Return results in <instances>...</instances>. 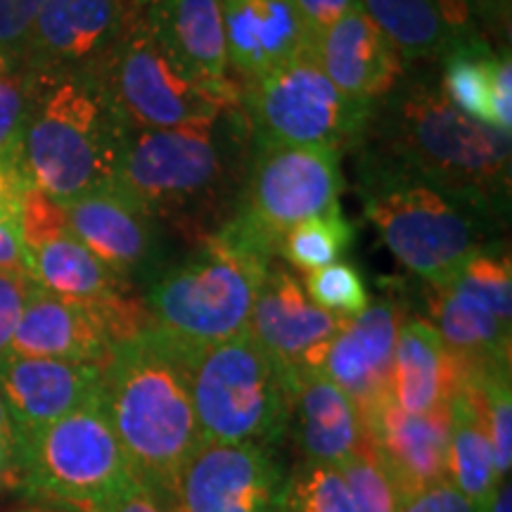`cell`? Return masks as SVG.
I'll return each mask as SVG.
<instances>
[{
    "label": "cell",
    "mask_w": 512,
    "mask_h": 512,
    "mask_svg": "<svg viewBox=\"0 0 512 512\" xmlns=\"http://www.w3.org/2000/svg\"><path fill=\"white\" fill-rule=\"evenodd\" d=\"M95 79L128 128H176L235 110L204 93L147 27L145 15L126 31Z\"/></svg>",
    "instance_id": "cell-11"
},
{
    "label": "cell",
    "mask_w": 512,
    "mask_h": 512,
    "mask_svg": "<svg viewBox=\"0 0 512 512\" xmlns=\"http://www.w3.org/2000/svg\"><path fill=\"white\" fill-rule=\"evenodd\" d=\"M252 136L242 107L176 128H128L112 188L157 223L202 235L233 216Z\"/></svg>",
    "instance_id": "cell-2"
},
{
    "label": "cell",
    "mask_w": 512,
    "mask_h": 512,
    "mask_svg": "<svg viewBox=\"0 0 512 512\" xmlns=\"http://www.w3.org/2000/svg\"><path fill=\"white\" fill-rule=\"evenodd\" d=\"M439 62V88L446 100L479 124L510 133L512 62L508 50L496 53L482 36L453 48Z\"/></svg>",
    "instance_id": "cell-28"
},
{
    "label": "cell",
    "mask_w": 512,
    "mask_h": 512,
    "mask_svg": "<svg viewBox=\"0 0 512 512\" xmlns=\"http://www.w3.org/2000/svg\"><path fill=\"white\" fill-rule=\"evenodd\" d=\"M0 271L29 273L27 249L19 240V233L8 226H0Z\"/></svg>",
    "instance_id": "cell-40"
},
{
    "label": "cell",
    "mask_w": 512,
    "mask_h": 512,
    "mask_svg": "<svg viewBox=\"0 0 512 512\" xmlns=\"http://www.w3.org/2000/svg\"><path fill=\"white\" fill-rule=\"evenodd\" d=\"M140 17L138 0H46L17 64L34 76H95Z\"/></svg>",
    "instance_id": "cell-14"
},
{
    "label": "cell",
    "mask_w": 512,
    "mask_h": 512,
    "mask_svg": "<svg viewBox=\"0 0 512 512\" xmlns=\"http://www.w3.org/2000/svg\"><path fill=\"white\" fill-rule=\"evenodd\" d=\"M475 12H498V15H508L510 0H470Z\"/></svg>",
    "instance_id": "cell-44"
},
{
    "label": "cell",
    "mask_w": 512,
    "mask_h": 512,
    "mask_svg": "<svg viewBox=\"0 0 512 512\" xmlns=\"http://www.w3.org/2000/svg\"><path fill=\"white\" fill-rule=\"evenodd\" d=\"M221 8L230 72L240 88L285 67L313 46L294 0H221Z\"/></svg>",
    "instance_id": "cell-21"
},
{
    "label": "cell",
    "mask_w": 512,
    "mask_h": 512,
    "mask_svg": "<svg viewBox=\"0 0 512 512\" xmlns=\"http://www.w3.org/2000/svg\"><path fill=\"white\" fill-rule=\"evenodd\" d=\"M102 368L95 363L8 354L0 358V399L17 439L64 418L100 392ZM17 444V448H19Z\"/></svg>",
    "instance_id": "cell-19"
},
{
    "label": "cell",
    "mask_w": 512,
    "mask_h": 512,
    "mask_svg": "<svg viewBox=\"0 0 512 512\" xmlns=\"http://www.w3.org/2000/svg\"><path fill=\"white\" fill-rule=\"evenodd\" d=\"M294 5H297L311 41H316L351 10H358V0H294Z\"/></svg>",
    "instance_id": "cell-37"
},
{
    "label": "cell",
    "mask_w": 512,
    "mask_h": 512,
    "mask_svg": "<svg viewBox=\"0 0 512 512\" xmlns=\"http://www.w3.org/2000/svg\"><path fill=\"white\" fill-rule=\"evenodd\" d=\"M147 328H152V320L136 297L110 306H88L34 285L10 354L105 366L117 344Z\"/></svg>",
    "instance_id": "cell-12"
},
{
    "label": "cell",
    "mask_w": 512,
    "mask_h": 512,
    "mask_svg": "<svg viewBox=\"0 0 512 512\" xmlns=\"http://www.w3.org/2000/svg\"><path fill=\"white\" fill-rule=\"evenodd\" d=\"M27 185L22 176L0 169V226H8L15 233H19V204Z\"/></svg>",
    "instance_id": "cell-39"
},
{
    "label": "cell",
    "mask_w": 512,
    "mask_h": 512,
    "mask_svg": "<svg viewBox=\"0 0 512 512\" xmlns=\"http://www.w3.org/2000/svg\"><path fill=\"white\" fill-rule=\"evenodd\" d=\"M460 384V361L430 320L403 318L396 337L392 403L403 413L425 415L451 406Z\"/></svg>",
    "instance_id": "cell-26"
},
{
    "label": "cell",
    "mask_w": 512,
    "mask_h": 512,
    "mask_svg": "<svg viewBox=\"0 0 512 512\" xmlns=\"http://www.w3.org/2000/svg\"><path fill=\"white\" fill-rule=\"evenodd\" d=\"M12 475L27 496L86 512H112L140 489L102 408L100 392L24 437Z\"/></svg>",
    "instance_id": "cell-6"
},
{
    "label": "cell",
    "mask_w": 512,
    "mask_h": 512,
    "mask_svg": "<svg viewBox=\"0 0 512 512\" xmlns=\"http://www.w3.org/2000/svg\"><path fill=\"white\" fill-rule=\"evenodd\" d=\"M302 287L313 304L339 318H354L370 304L368 287L361 273L347 261H335V264L306 273Z\"/></svg>",
    "instance_id": "cell-33"
},
{
    "label": "cell",
    "mask_w": 512,
    "mask_h": 512,
    "mask_svg": "<svg viewBox=\"0 0 512 512\" xmlns=\"http://www.w3.org/2000/svg\"><path fill=\"white\" fill-rule=\"evenodd\" d=\"M62 207L69 230L121 280L155 266L157 221L119 190L93 192Z\"/></svg>",
    "instance_id": "cell-22"
},
{
    "label": "cell",
    "mask_w": 512,
    "mask_h": 512,
    "mask_svg": "<svg viewBox=\"0 0 512 512\" xmlns=\"http://www.w3.org/2000/svg\"><path fill=\"white\" fill-rule=\"evenodd\" d=\"M46 0H0V64H17L31 24Z\"/></svg>",
    "instance_id": "cell-35"
},
{
    "label": "cell",
    "mask_w": 512,
    "mask_h": 512,
    "mask_svg": "<svg viewBox=\"0 0 512 512\" xmlns=\"http://www.w3.org/2000/svg\"><path fill=\"white\" fill-rule=\"evenodd\" d=\"M399 512H479L463 494H458L451 484L444 482L434 489L422 491L411 501H403Z\"/></svg>",
    "instance_id": "cell-38"
},
{
    "label": "cell",
    "mask_w": 512,
    "mask_h": 512,
    "mask_svg": "<svg viewBox=\"0 0 512 512\" xmlns=\"http://www.w3.org/2000/svg\"><path fill=\"white\" fill-rule=\"evenodd\" d=\"M351 242H354V226L337 207L287 230L280 238L278 254L297 271L313 273L342 259Z\"/></svg>",
    "instance_id": "cell-30"
},
{
    "label": "cell",
    "mask_w": 512,
    "mask_h": 512,
    "mask_svg": "<svg viewBox=\"0 0 512 512\" xmlns=\"http://www.w3.org/2000/svg\"><path fill=\"white\" fill-rule=\"evenodd\" d=\"M366 432L401 503L448 482L451 408L411 415L387 403L368 422Z\"/></svg>",
    "instance_id": "cell-20"
},
{
    "label": "cell",
    "mask_w": 512,
    "mask_h": 512,
    "mask_svg": "<svg viewBox=\"0 0 512 512\" xmlns=\"http://www.w3.org/2000/svg\"><path fill=\"white\" fill-rule=\"evenodd\" d=\"M29 107L31 74L22 64H0V169L22 178V143Z\"/></svg>",
    "instance_id": "cell-32"
},
{
    "label": "cell",
    "mask_w": 512,
    "mask_h": 512,
    "mask_svg": "<svg viewBox=\"0 0 512 512\" xmlns=\"http://www.w3.org/2000/svg\"><path fill=\"white\" fill-rule=\"evenodd\" d=\"M192 406L202 441L275 451L290 425V389L249 330L195 351Z\"/></svg>",
    "instance_id": "cell-7"
},
{
    "label": "cell",
    "mask_w": 512,
    "mask_h": 512,
    "mask_svg": "<svg viewBox=\"0 0 512 512\" xmlns=\"http://www.w3.org/2000/svg\"><path fill=\"white\" fill-rule=\"evenodd\" d=\"M285 479L271 448L202 441L178 477L169 512H280Z\"/></svg>",
    "instance_id": "cell-15"
},
{
    "label": "cell",
    "mask_w": 512,
    "mask_h": 512,
    "mask_svg": "<svg viewBox=\"0 0 512 512\" xmlns=\"http://www.w3.org/2000/svg\"><path fill=\"white\" fill-rule=\"evenodd\" d=\"M17 430L15 425H12V418L8 413V408H5L3 399H0V446L8 451V456L12 458V465H15V456H17Z\"/></svg>",
    "instance_id": "cell-42"
},
{
    "label": "cell",
    "mask_w": 512,
    "mask_h": 512,
    "mask_svg": "<svg viewBox=\"0 0 512 512\" xmlns=\"http://www.w3.org/2000/svg\"><path fill=\"white\" fill-rule=\"evenodd\" d=\"M10 472H12V458L8 456V451L0 446V477L10 475Z\"/></svg>",
    "instance_id": "cell-45"
},
{
    "label": "cell",
    "mask_w": 512,
    "mask_h": 512,
    "mask_svg": "<svg viewBox=\"0 0 512 512\" xmlns=\"http://www.w3.org/2000/svg\"><path fill=\"white\" fill-rule=\"evenodd\" d=\"M401 311L392 299L368 304V309L344 320L325 354L323 373L354 401L363 425L392 403V370Z\"/></svg>",
    "instance_id": "cell-17"
},
{
    "label": "cell",
    "mask_w": 512,
    "mask_h": 512,
    "mask_svg": "<svg viewBox=\"0 0 512 512\" xmlns=\"http://www.w3.org/2000/svg\"><path fill=\"white\" fill-rule=\"evenodd\" d=\"M311 53L339 91L363 105H375L406 74V62L361 8L320 34Z\"/></svg>",
    "instance_id": "cell-23"
},
{
    "label": "cell",
    "mask_w": 512,
    "mask_h": 512,
    "mask_svg": "<svg viewBox=\"0 0 512 512\" xmlns=\"http://www.w3.org/2000/svg\"><path fill=\"white\" fill-rule=\"evenodd\" d=\"M128 124L93 74H31L22 174L55 202L112 188Z\"/></svg>",
    "instance_id": "cell-4"
},
{
    "label": "cell",
    "mask_w": 512,
    "mask_h": 512,
    "mask_svg": "<svg viewBox=\"0 0 512 512\" xmlns=\"http://www.w3.org/2000/svg\"><path fill=\"white\" fill-rule=\"evenodd\" d=\"M147 27L178 69L226 107H242L230 74L221 0H164L143 10Z\"/></svg>",
    "instance_id": "cell-18"
},
{
    "label": "cell",
    "mask_w": 512,
    "mask_h": 512,
    "mask_svg": "<svg viewBox=\"0 0 512 512\" xmlns=\"http://www.w3.org/2000/svg\"><path fill=\"white\" fill-rule=\"evenodd\" d=\"M271 264L221 226L195 254L150 278L143 304L152 328L192 351L240 335Z\"/></svg>",
    "instance_id": "cell-5"
},
{
    "label": "cell",
    "mask_w": 512,
    "mask_h": 512,
    "mask_svg": "<svg viewBox=\"0 0 512 512\" xmlns=\"http://www.w3.org/2000/svg\"><path fill=\"white\" fill-rule=\"evenodd\" d=\"M240 102L252 143L316 147L337 155L356 150L373 107L339 91L311 50L242 86Z\"/></svg>",
    "instance_id": "cell-10"
},
{
    "label": "cell",
    "mask_w": 512,
    "mask_h": 512,
    "mask_svg": "<svg viewBox=\"0 0 512 512\" xmlns=\"http://www.w3.org/2000/svg\"><path fill=\"white\" fill-rule=\"evenodd\" d=\"M280 512H356V505L335 465L302 460L287 472Z\"/></svg>",
    "instance_id": "cell-31"
},
{
    "label": "cell",
    "mask_w": 512,
    "mask_h": 512,
    "mask_svg": "<svg viewBox=\"0 0 512 512\" xmlns=\"http://www.w3.org/2000/svg\"><path fill=\"white\" fill-rule=\"evenodd\" d=\"M451 439H448V484L482 512L494 496L498 477L494 448L484 418L463 382L451 399Z\"/></svg>",
    "instance_id": "cell-29"
},
{
    "label": "cell",
    "mask_w": 512,
    "mask_h": 512,
    "mask_svg": "<svg viewBox=\"0 0 512 512\" xmlns=\"http://www.w3.org/2000/svg\"><path fill=\"white\" fill-rule=\"evenodd\" d=\"M304 460L339 467L368 444L361 413L323 370L290 382V425Z\"/></svg>",
    "instance_id": "cell-25"
},
{
    "label": "cell",
    "mask_w": 512,
    "mask_h": 512,
    "mask_svg": "<svg viewBox=\"0 0 512 512\" xmlns=\"http://www.w3.org/2000/svg\"><path fill=\"white\" fill-rule=\"evenodd\" d=\"M192 358L195 351L147 328L117 344L102 368V408L140 489L166 510L185 463L202 446L192 406Z\"/></svg>",
    "instance_id": "cell-3"
},
{
    "label": "cell",
    "mask_w": 512,
    "mask_h": 512,
    "mask_svg": "<svg viewBox=\"0 0 512 512\" xmlns=\"http://www.w3.org/2000/svg\"><path fill=\"white\" fill-rule=\"evenodd\" d=\"M24 512H36V510H24Z\"/></svg>",
    "instance_id": "cell-47"
},
{
    "label": "cell",
    "mask_w": 512,
    "mask_h": 512,
    "mask_svg": "<svg viewBox=\"0 0 512 512\" xmlns=\"http://www.w3.org/2000/svg\"><path fill=\"white\" fill-rule=\"evenodd\" d=\"M159 3H164V0H138V5L140 8H152V5H159Z\"/></svg>",
    "instance_id": "cell-46"
},
{
    "label": "cell",
    "mask_w": 512,
    "mask_h": 512,
    "mask_svg": "<svg viewBox=\"0 0 512 512\" xmlns=\"http://www.w3.org/2000/svg\"><path fill=\"white\" fill-rule=\"evenodd\" d=\"M356 152L358 176L427 185L491 223L508 216L510 133L453 107L432 74H403L370 107Z\"/></svg>",
    "instance_id": "cell-1"
},
{
    "label": "cell",
    "mask_w": 512,
    "mask_h": 512,
    "mask_svg": "<svg viewBox=\"0 0 512 512\" xmlns=\"http://www.w3.org/2000/svg\"><path fill=\"white\" fill-rule=\"evenodd\" d=\"M347 484L356 512H399V496L387 472L370 448V441L337 467Z\"/></svg>",
    "instance_id": "cell-34"
},
{
    "label": "cell",
    "mask_w": 512,
    "mask_h": 512,
    "mask_svg": "<svg viewBox=\"0 0 512 512\" xmlns=\"http://www.w3.org/2000/svg\"><path fill=\"white\" fill-rule=\"evenodd\" d=\"M339 162L342 155L330 150L252 143L238 204L223 228L275 259L287 230L339 207Z\"/></svg>",
    "instance_id": "cell-9"
},
{
    "label": "cell",
    "mask_w": 512,
    "mask_h": 512,
    "mask_svg": "<svg viewBox=\"0 0 512 512\" xmlns=\"http://www.w3.org/2000/svg\"><path fill=\"white\" fill-rule=\"evenodd\" d=\"M482 512H512V486H510V477L503 479L501 484L496 486L494 496L489 498L486 508Z\"/></svg>",
    "instance_id": "cell-43"
},
{
    "label": "cell",
    "mask_w": 512,
    "mask_h": 512,
    "mask_svg": "<svg viewBox=\"0 0 512 512\" xmlns=\"http://www.w3.org/2000/svg\"><path fill=\"white\" fill-rule=\"evenodd\" d=\"M34 278L29 273L0 271V358L10 354L19 318L34 290Z\"/></svg>",
    "instance_id": "cell-36"
},
{
    "label": "cell",
    "mask_w": 512,
    "mask_h": 512,
    "mask_svg": "<svg viewBox=\"0 0 512 512\" xmlns=\"http://www.w3.org/2000/svg\"><path fill=\"white\" fill-rule=\"evenodd\" d=\"M112 512H169L164 505H159L150 494H145L143 489L133 491L131 496H126L117 508Z\"/></svg>",
    "instance_id": "cell-41"
},
{
    "label": "cell",
    "mask_w": 512,
    "mask_h": 512,
    "mask_svg": "<svg viewBox=\"0 0 512 512\" xmlns=\"http://www.w3.org/2000/svg\"><path fill=\"white\" fill-rule=\"evenodd\" d=\"M358 192L363 211L380 230L384 245L430 287L456 280L484 252V235L494 226L477 211L420 183L358 176Z\"/></svg>",
    "instance_id": "cell-8"
},
{
    "label": "cell",
    "mask_w": 512,
    "mask_h": 512,
    "mask_svg": "<svg viewBox=\"0 0 512 512\" xmlns=\"http://www.w3.org/2000/svg\"><path fill=\"white\" fill-rule=\"evenodd\" d=\"M344 320L313 304L302 283L273 261L256 294L247 330L278 366L290 389L297 375L323 370L325 354Z\"/></svg>",
    "instance_id": "cell-16"
},
{
    "label": "cell",
    "mask_w": 512,
    "mask_h": 512,
    "mask_svg": "<svg viewBox=\"0 0 512 512\" xmlns=\"http://www.w3.org/2000/svg\"><path fill=\"white\" fill-rule=\"evenodd\" d=\"M403 62H439L453 48L482 38L470 0H358Z\"/></svg>",
    "instance_id": "cell-24"
},
{
    "label": "cell",
    "mask_w": 512,
    "mask_h": 512,
    "mask_svg": "<svg viewBox=\"0 0 512 512\" xmlns=\"http://www.w3.org/2000/svg\"><path fill=\"white\" fill-rule=\"evenodd\" d=\"M29 275L57 297L88 306H110L131 297L128 283L88 249L69 226L24 242Z\"/></svg>",
    "instance_id": "cell-27"
},
{
    "label": "cell",
    "mask_w": 512,
    "mask_h": 512,
    "mask_svg": "<svg viewBox=\"0 0 512 512\" xmlns=\"http://www.w3.org/2000/svg\"><path fill=\"white\" fill-rule=\"evenodd\" d=\"M430 323L460 363L510 361L512 268L508 254L479 252L444 287H432Z\"/></svg>",
    "instance_id": "cell-13"
}]
</instances>
